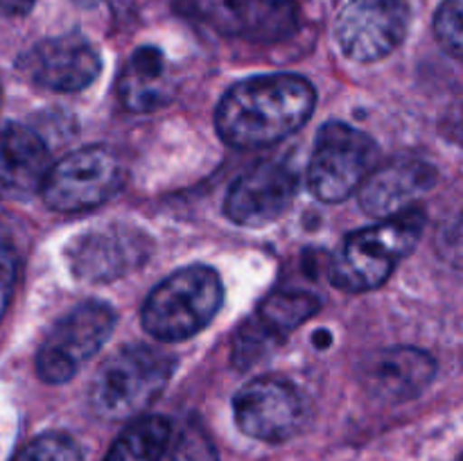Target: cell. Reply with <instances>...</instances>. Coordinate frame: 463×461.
Returning <instances> with one entry per match:
<instances>
[{
  "label": "cell",
  "mask_w": 463,
  "mask_h": 461,
  "mask_svg": "<svg viewBox=\"0 0 463 461\" xmlns=\"http://www.w3.org/2000/svg\"><path fill=\"white\" fill-rule=\"evenodd\" d=\"M315 86L301 75H256L231 86L215 111L220 138L235 149L276 145L315 113Z\"/></svg>",
  "instance_id": "6da1fadb"
},
{
  "label": "cell",
  "mask_w": 463,
  "mask_h": 461,
  "mask_svg": "<svg viewBox=\"0 0 463 461\" xmlns=\"http://www.w3.org/2000/svg\"><path fill=\"white\" fill-rule=\"evenodd\" d=\"M423 208L411 206L375 226L348 235L330 267V283L348 294L380 287L419 244L425 229Z\"/></svg>",
  "instance_id": "7a4b0ae2"
},
{
  "label": "cell",
  "mask_w": 463,
  "mask_h": 461,
  "mask_svg": "<svg viewBox=\"0 0 463 461\" xmlns=\"http://www.w3.org/2000/svg\"><path fill=\"white\" fill-rule=\"evenodd\" d=\"M224 303V285L213 267L190 265L152 289L140 310L145 333L158 342H185L215 319Z\"/></svg>",
  "instance_id": "3957f363"
},
{
  "label": "cell",
  "mask_w": 463,
  "mask_h": 461,
  "mask_svg": "<svg viewBox=\"0 0 463 461\" xmlns=\"http://www.w3.org/2000/svg\"><path fill=\"white\" fill-rule=\"evenodd\" d=\"M176 360L147 343L113 353L90 382V405L102 419H138L170 382Z\"/></svg>",
  "instance_id": "277c9868"
},
{
  "label": "cell",
  "mask_w": 463,
  "mask_h": 461,
  "mask_svg": "<svg viewBox=\"0 0 463 461\" xmlns=\"http://www.w3.org/2000/svg\"><path fill=\"white\" fill-rule=\"evenodd\" d=\"M378 158V143L369 134L346 122H326L307 165V190L324 203L344 202L360 190Z\"/></svg>",
  "instance_id": "5b68a950"
},
{
  "label": "cell",
  "mask_w": 463,
  "mask_h": 461,
  "mask_svg": "<svg viewBox=\"0 0 463 461\" xmlns=\"http://www.w3.org/2000/svg\"><path fill=\"white\" fill-rule=\"evenodd\" d=\"M125 183L122 161L107 145H89L50 165L45 174V206L54 212H86L107 203Z\"/></svg>",
  "instance_id": "8992f818"
},
{
  "label": "cell",
  "mask_w": 463,
  "mask_h": 461,
  "mask_svg": "<svg viewBox=\"0 0 463 461\" xmlns=\"http://www.w3.org/2000/svg\"><path fill=\"white\" fill-rule=\"evenodd\" d=\"M116 310L102 301H84L61 316L36 353V373L48 384L75 378L93 360L116 328Z\"/></svg>",
  "instance_id": "52a82bcc"
},
{
  "label": "cell",
  "mask_w": 463,
  "mask_h": 461,
  "mask_svg": "<svg viewBox=\"0 0 463 461\" xmlns=\"http://www.w3.org/2000/svg\"><path fill=\"white\" fill-rule=\"evenodd\" d=\"M175 7L217 34L253 43H276L298 30L294 0H176Z\"/></svg>",
  "instance_id": "ba28073f"
},
{
  "label": "cell",
  "mask_w": 463,
  "mask_h": 461,
  "mask_svg": "<svg viewBox=\"0 0 463 461\" xmlns=\"http://www.w3.org/2000/svg\"><path fill=\"white\" fill-rule=\"evenodd\" d=\"M152 238L129 224H107L77 235L63 249L68 269L86 283H111L138 269L152 253Z\"/></svg>",
  "instance_id": "9c48e42d"
},
{
  "label": "cell",
  "mask_w": 463,
  "mask_h": 461,
  "mask_svg": "<svg viewBox=\"0 0 463 461\" xmlns=\"http://www.w3.org/2000/svg\"><path fill=\"white\" fill-rule=\"evenodd\" d=\"M410 30L405 0H351L339 12L335 39L348 59L373 63L392 54Z\"/></svg>",
  "instance_id": "30bf717a"
},
{
  "label": "cell",
  "mask_w": 463,
  "mask_h": 461,
  "mask_svg": "<svg viewBox=\"0 0 463 461\" xmlns=\"http://www.w3.org/2000/svg\"><path fill=\"white\" fill-rule=\"evenodd\" d=\"M233 416L247 437L280 443L301 429L306 420V402L294 382L279 375H262L235 393Z\"/></svg>",
  "instance_id": "8fae6325"
},
{
  "label": "cell",
  "mask_w": 463,
  "mask_h": 461,
  "mask_svg": "<svg viewBox=\"0 0 463 461\" xmlns=\"http://www.w3.org/2000/svg\"><path fill=\"white\" fill-rule=\"evenodd\" d=\"M298 190V176L285 161H260L233 181L224 212L233 224L262 229L279 220Z\"/></svg>",
  "instance_id": "7c38bea8"
},
{
  "label": "cell",
  "mask_w": 463,
  "mask_h": 461,
  "mask_svg": "<svg viewBox=\"0 0 463 461\" xmlns=\"http://www.w3.org/2000/svg\"><path fill=\"white\" fill-rule=\"evenodd\" d=\"M321 301L310 292L280 289L269 294L238 330L233 342V362L240 369L253 366L267 353L288 339L298 325L319 312Z\"/></svg>",
  "instance_id": "4fadbf2b"
},
{
  "label": "cell",
  "mask_w": 463,
  "mask_h": 461,
  "mask_svg": "<svg viewBox=\"0 0 463 461\" xmlns=\"http://www.w3.org/2000/svg\"><path fill=\"white\" fill-rule=\"evenodd\" d=\"M18 66L41 89L77 93L98 80L102 59L86 36L72 32L36 43Z\"/></svg>",
  "instance_id": "5bb4252c"
},
{
  "label": "cell",
  "mask_w": 463,
  "mask_h": 461,
  "mask_svg": "<svg viewBox=\"0 0 463 461\" xmlns=\"http://www.w3.org/2000/svg\"><path fill=\"white\" fill-rule=\"evenodd\" d=\"M437 375V362L414 346H393L373 353L362 366V384L383 402H405L420 396Z\"/></svg>",
  "instance_id": "9a60e30c"
},
{
  "label": "cell",
  "mask_w": 463,
  "mask_h": 461,
  "mask_svg": "<svg viewBox=\"0 0 463 461\" xmlns=\"http://www.w3.org/2000/svg\"><path fill=\"white\" fill-rule=\"evenodd\" d=\"M437 185V170L425 161L401 158L373 167L360 185V206L371 217L387 220L414 206L419 197Z\"/></svg>",
  "instance_id": "2e32d148"
},
{
  "label": "cell",
  "mask_w": 463,
  "mask_h": 461,
  "mask_svg": "<svg viewBox=\"0 0 463 461\" xmlns=\"http://www.w3.org/2000/svg\"><path fill=\"white\" fill-rule=\"evenodd\" d=\"M50 149L25 125L0 127V199L27 202L43 188L50 170Z\"/></svg>",
  "instance_id": "e0dca14e"
},
{
  "label": "cell",
  "mask_w": 463,
  "mask_h": 461,
  "mask_svg": "<svg viewBox=\"0 0 463 461\" xmlns=\"http://www.w3.org/2000/svg\"><path fill=\"white\" fill-rule=\"evenodd\" d=\"M118 95L131 113H149L165 107L175 95V77L165 54L154 45L134 50L118 80Z\"/></svg>",
  "instance_id": "ac0fdd59"
},
{
  "label": "cell",
  "mask_w": 463,
  "mask_h": 461,
  "mask_svg": "<svg viewBox=\"0 0 463 461\" xmlns=\"http://www.w3.org/2000/svg\"><path fill=\"white\" fill-rule=\"evenodd\" d=\"M170 434L172 423L165 416H140L122 429L104 461H161Z\"/></svg>",
  "instance_id": "d6986e66"
},
{
  "label": "cell",
  "mask_w": 463,
  "mask_h": 461,
  "mask_svg": "<svg viewBox=\"0 0 463 461\" xmlns=\"http://www.w3.org/2000/svg\"><path fill=\"white\" fill-rule=\"evenodd\" d=\"M161 461H220L213 441L197 423H185L184 428H172L170 441Z\"/></svg>",
  "instance_id": "ffe728a7"
},
{
  "label": "cell",
  "mask_w": 463,
  "mask_h": 461,
  "mask_svg": "<svg viewBox=\"0 0 463 461\" xmlns=\"http://www.w3.org/2000/svg\"><path fill=\"white\" fill-rule=\"evenodd\" d=\"M12 461H84V452L68 434L45 432L27 441Z\"/></svg>",
  "instance_id": "44dd1931"
},
{
  "label": "cell",
  "mask_w": 463,
  "mask_h": 461,
  "mask_svg": "<svg viewBox=\"0 0 463 461\" xmlns=\"http://www.w3.org/2000/svg\"><path fill=\"white\" fill-rule=\"evenodd\" d=\"M461 14V0H446V3L439 7L437 16H434V36H437L439 45L455 59L461 57L463 50Z\"/></svg>",
  "instance_id": "7402d4cb"
},
{
  "label": "cell",
  "mask_w": 463,
  "mask_h": 461,
  "mask_svg": "<svg viewBox=\"0 0 463 461\" xmlns=\"http://www.w3.org/2000/svg\"><path fill=\"white\" fill-rule=\"evenodd\" d=\"M14 283H16V260L0 267V321H3L5 312H7L9 301H12Z\"/></svg>",
  "instance_id": "603a6c76"
},
{
  "label": "cell",
  "mask_w": 463,
  "mask_h": 461,
  "mask_svg": "<svg viewBox=\"0 0 463 461\" xmlns=\"http://www.w3.org/2000/svg\"><path fill=\"white\" fill-rule=\"evenodd\" d=\"M36 0H0V9L9 16H23L34 7Z\"/></svg>",
  "instance_id": "cb8c5ba5"
},
{
  "label": "cell",
  "mask_w": 463,
  "mask_h": 461,
  "mask_svg": "<svg viewBox=\"0 0 463 461\" xmlns=\"http://www.w3.org/2000/svg\"><path fill=\"white\" fill-rule=\"evenodd\" d=\"M14 260H16V256H14L12 240H9L7 229L0 224V267L9 265V262H14Z\"/></svg>",
  "instance_id": "d4e9b609"
},
{
  "label": "cell",
  "mask_w": 463,
  "mask_h": 461,
  "mask_svg": "<svg viewBox=\"0 0 463 461\" xmlns=\"http://www.w3.org/2000/svg\"><path fill=\"white\" fill-rule=\"evenodd\" d=\"M77 5H80V7H93V5H98L99 0H75Z\"/></svg>",
  "instance_id": "484cf974"
},
{
  "label": "cell",
  "mask_w": 463,
  "mask_h": 461,
  "mask_svg": "<svg viewBox=\"0 0 463 461\" xmlns=\"http://www.w3.org/2000/svg\"><path fill=\"white\" fill-rule=\"evenodd\" d=\"M0 102H3V89H0Z\"/></svg>",
  "instance_id": "4316f807"
}]
</instances>
